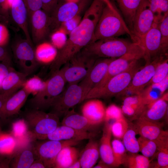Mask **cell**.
<instances>
[{
  "instance_id": "obj_1",
  "label": "cell",
  "mask_w": 168,
  "mask_h": 168,
  "mask_svg": "<svg viewBox=\"0 0 168 168\" xmlns=\"http://www.w3.org/2000/svg\"><path fill=\"white\" fill-rule=\"evenodd\" d=\"M105 5L102 0H93L80 23L70 33L68 38L57 52L50 67L51 74L59 70L91 42Z\"/></svg>"
},
{
  "instance_id": "obj_2",
  "label": "cell",
  "mask_w": 168,
  "mask_h": 168,
  "mask_svg": "<svg viewBox=\"0 0 168 168\" xmlns=\"http://www.w3.org/2000/svg\"><path fill=\"white\" fill-rule=\"evenodd\" d=\"M142 47L138 43L116 37L100 39L91 42L80 51L96 59L118 58L125 54Z\"/></svg>"
},
{
  "instance_id": "obj_3",
  "label": "cell",
  "mask_w": 168,
  "mask_h": 168,
  "mask_svg": "<svg viewBox=\"0 0 168 168\" xmlns=\"http://www.w3.org/2000/svg\"><path fill=\"white\" fill-rule=\"evenodd\" d=\"M128 34L133 41L135 38L119 13L105 5L96 26L91 42L98 40L116 37Z\"/></svg>"
},
{
  "instance_id": "obj_4",
  "label": "cell",
  "mask_w": 168,
  "mask_h": 168,
  "mask_svg": "<svg viewBox=\"0 0 168 168\" xmlns=\"http://www.w3.org/2000/svg\"><path fill=\"white\" fill-rule=\"evenodd\" d=\"M66 82L62 68L52 74L43 89L27 101V108L44 111L50 107L63 91Z\"/></svg>"
},
{
  "instance_id": "obj_5",
  "label": "cell",
  "mask_w": 168,
  "mask_h": 168,
  "mask_svg": "<svg viewBox=\"0 0 168 168\" xmlns=\"http://www.w3.org/2000/svg\"><path fill=\"white\" fill-rule=\"evenodd\" d=\"M30 133L40 139H46L48 135L58 126L59 117L55 114L40 110L28 109L21 114Z\"/></svg>"
},
{
  "instance_id": "obj_6",
  "label": "cell",
  "mask_w": 168,
  "mask_h": 168,
  "mask_svg": "<svg viewBox=\"0 0 168 168\" xmlns=\"http://www.w3.org/2000/svg\"><path fill=\"white\" fill-rule=\"evenodd\" d=\"M138 61L134 62L125 71L111 78L102 86L91 89L85 100L109 98L122 94L129 85L135 73L140 69Z\"/></svg>"
},
{
  "instance_id": "obj_7",
  "label": "cell",
  "mask_w": 168,
  "mask_h": 168,
  "mask_svg": "<svg viewBox=\"0 0 168 168\" xmlns=\"http://www.w3.org/2000/svg\"><path fill=\"white\" fill-rule=\"evenodd\" d=\"M96 59L79 52L62 67L66 82L77 84L88 75Z\"/></svg>"
},
{
  "instance_id": "obj_8",
  "label": "cell",
  "mask_w": 168,
  "mask_h": 168,
  "mask_svg": "<svg viewBox=\"0 0 168 168\" xmlns=\"http://www.w3.org/2000/svg\"><path fill=\"white\" fill-rule=\"evenodd\" d=\"M33 44L26 39H21L12 47L15 62L19 71L28 76L33 73L39 65L35 58Z\"/></svg>"
},
{
  "instance_id": "obj_9",
  "label": "cell",
  "mask_w": 168,
  "mask_h": 168,
  "mask_svg": "<svg viewBox=\"0 0 168 168\" xmlns=\"http://www.w3.org/2000/svg\"><path fill=\"white\" fill-rule=\"evenodd\" d=\"M89 0H77L59 3L51 15L50 33L58 30L63 22L80 14Z\"/></svg>"
},
{
  "instance_id": "obj_10",
  "label": "cell",
  "mask_w": 168,
  "mask_h": 168,
  "mask_svg": "<svg viewBox=\"0 0 168 168\" xmlns=\"http://www.w3.org/2000/svg\"><path fill=\"white\" fill-rule=\"evenodd\" d=\"M83 89L78 84L69 85L67 89L62 92L50 107L51 112L59 117L65 115L70 109L85 100Z\"/></svg>"
},
{
  "instance_id": "obj_11",
  "label": "cell",
  "mask_w": 168,
  "mask_h": 168,
  "mask_svg": "<svg viewBox=\"0 0 168 168\" xmlns=\"http://www.w3.org/2000/svg\"><path fill=\"white\" fill-rule=\"evenodd\" d=\"M79 141L74 140H49L34 145L35 159L41 160L46 168H54L56 158L64 147L74 146Z\"/></svg>"
},
{
  "instance_id": "obj_12",
  "label": "cell",
  "mask_w": 168,
  "mask_h": 168,
  "mask_svg": "<svg viewBox=\"0 0 168 168\" xmlns=\"http://www.w3.org/2000/svg\"><path fill=\"white\" fill-rule=\"evenodd\" d=\"M144 49L142 48L114 59L109 64L103 79L95 87L102 86L111 78L126 70L134 62L144 58Z\"/></svg>"
},
{
  "instance_id": "obj_13",
  "label": "cell",
  "mask_w": 168,
  "mask_h": 168,
  "mask_svg": "<svg viewBox=\"0 0 168 168\" xmlns=\"http://www.w3.org/2000/svg\"><path fill=\"white\" fill-rule=\"evenodd\" d=\"M154 22V17L150 9L148 0H144L135 15L132 32L136 43L140 44L144 35Z\"/></svg>"
},
{
  "instance_id": "obj_14",
  "label": "cell",
  "mask_w": 168,
  "mask_h": 168,
  "mask_svg": "<svg viewBox=\"0 0 168 168\" xmlns=\"http://www.w3.org/2000/svg\"><path fill=\"white\" fill-rule=\"evenodd\" d=\"M163 59L162 56L157 57L136 72L122 94H130L129 96L139 94L150 81L156 68Z\"/></svg>"
},
{
  "instance_id": "obj_15",
  "label": "cell",
  "mask_w": 168,
  "mask_h": 168,
  "mask_svg": "<svg viewBox=\"0 0 168 168\" xmlns=\"http://www.w3.org/2000/svg\"><path fill=\"white\" fill-rule=\"evenodd\" d=\"M140 44L144 49V58L146 64L160 56H162L161 34L158 23L154 22L152 27L144 35Z\"/></svg>"
},
{
  "instance_id": "obj_16",
  "label": "cell",
  "mask_w": 168,
  "mask_h": 168,
  "mask_svg": "<svg viewBox=\"0 0 168 168\" xmlns=\"http://www.w3.org/2000/svg\"><path fill=\"white\" fill-rule=\"evenodd\" d=\"M29 19L32 40L37 44L44 41L50 33V16L41 9L33 13Z\"/></svg>"
},
{
  "instance_id": "obj_17",
  "label": "cell",
  "mask_w": 168,
  "mask_h": 168,
  "mask_svg": "<svg viewBox=\"0 0 168 168\" xmlns=\"http://www.w3.org/2000/svg\"><path fill=\"white\" fill-rule=\"evenodd\" d=\"M100 58L96 60L88 75L78 84L83 89L85 98L88 92L101 82L106 72L109 64L115 59Z\"/></svg>"
},
{
  "instance_id": "obj_18",
  "label": "cell",
  "mask_w": 168,
  "mask_h": 168,
  "mask_svg": "<svg viewBox=\"0 0 168 168\" xmlns=\"http://www.w3.org/2000/svg\"><path fill=\"white\" fill-rule=\"evenodd\" d=\"M93 134L89 132L79 130L62 125L58 126L47 136L46 139L55 141H80L92 138Z\"/></svg>"
},
{
  "instance_id": "obj_19",
  "label": "cell",
  "mask_w": 168,
  "mask_h": 168,
  "mask_svg": "<svg viewBox=\"0 0 168 168\" xmlns=\"http://www.w3.org/2000/svg\"><path fill=\"white\" fill-rule=\"evenodd\" d=\"M30 95L22 87L12 95L7 100L3 107L1 118L6 119L18 114Z\"/></svg>"
},
{
  "instance_id": "obj_20",
  "label": "cell",
  "mask_w": 168,
  "mask_h": 168,
  "mask_svg": "<svg viewBox=\"0 0 168 168\" xmlns=\"http://www.w3.org/2000/svg\"><path fill=\"white\" fill-rule=\"evenodd\" d=\"M10 11L12 19L22 30L26 39L33 43L29 30L27 11L23 0H12Z\"/></svg>"
},
{
  "instance_id": "obj_21",
  "label": "cell",
  "mask_w": 168,
  "mask_h": 168,
  "mask_svg": "<svg viewBox=\"0 0 168 168\" xmlns=\"http://www.w3.org/2000/svg\"><path fill=\"white\" fill-rule=\"evenodd\" d=\"M167 94L163 95L161 98L156 101L145 105L138 118L159 122L164 117L167 113Z\"/></svg>"
},
{
  "instance_id": "obj_22",
  "label": "cell",
  "mask_w": 168,
  "mask_h": 168,
  "mask_svg": "<svg viewBox=\"0 0 168 168\" xmlns=\"http://www.w3.org/2000/svg\"><path fill=\"white\" fill-rule=\"evenodd\" d=\"M133 126L137 134L146 138L155 140L163 133L162 124L138 118Z\"/></svg>"
},
{
  "instance_id": "obj_23",
  "label": "cell",
  "mask_w": 168,
  "mask_h": 168,
  "mask_svg": "<svg viewBox=\"0 0 168 168\" xmlns=\"http://www.w3.org/2000/svg\"><path fill=\"white\" fill-rule=\"evenodd\" d=\"M35 159L34 144L30 142L14 152L9 167L30 168Z\"/></svg>"
},
{
  "instance_id": "obj_24",
  "label": "cell",
  "mask_w": 168,
  "mask_h": 168,
  "mask_svg": "<svg viewBox=\"0 0 168 168\" xmlns=\"http://www.w3.org/2000/svg\"><path fill=\"white\" fill-rule=\"evenodd\" d=\"M111 124L105 122L99 146L101 160L111 167H115L111 144Z\"/></svg>"
},
{
  "instance_id": "obj_25",
  "label": "cell",
  "mask_w": 168,
  "mask_h": 168,
  "mask_svg": "<svg viewBox=\"0 0 168 168\" xmlns=\"http://www.w3.org/2000/svg\"><path fill=\"white\" fill-rule=\"evenodd\" d=\"M168 87V76L160 82L147 86L138 95L145 106L161 98Z\"/></svg>"
},
{
  "instance_id": "obj_26",
  "label": "cell",
  "mask_w": 168,
  "mask_h": 168,
  "mask_svg": "<svg viewBox=\"0 0 168 168\" xmlns=\"http://www.w3.org/2000/svg\"><path fill=\"white\" fill-rule=\"evenodd\" d=\"M105 111L102 103L98 100L88 101L83 105L82 109V115L98 126L104 122Z\"/></svg>"
},
{
  "instance_id": "obj_27",
  "label": "cell",
  "mask_w": 168,
  "mask_h": 168,
  "mask_svg": "<svg viewBox=\"0 0 168 168\" xmlns=\"http://www.w3.org/2000/svg\"><path fill=\"white\" fill-rule=\"evenodd\" d=\"M27 76L25 73L16 70L12 67L3 80L0 93L14 94L23 87Z\"/></svg>"
},
{
  "instance_id": "obj_28",
  "label": "cell",
  "mask_w": 168,
  "mask_h": 168,
  "mask_svg": "<svg viewBox=\"0 0 168 168\" xmlns=\"http://www.w3.org/2000/svg\"><path fill=\"white\" fill-rule=\"evenodd\" d=\"M61 124L75 129L89 132L94 130L98 126L73 110H70L64 116Z\"/></svg>"
},
{
  "instance_id": "obj_29",
  "label": "cell",
  "mask_w": 168,
  "mask_h": 168,
  "mask_svg": "<svg viewBox=\"0 0 168 168\" xmlns=\"http://www.w3.org/2000/svg\"><path fill=\"white\" fill-rule=\"evenodd\" d=\"M83 150L79 160L81 168H93L100 156L99 145L91 138Z\"/></svg>"
},
{
  "instance_id": "obj_30",
  "label": "cell",
  "mask_w": 168,
  "mask_h": 168,
  "mask_svg": "<svg viewBox=\"0 0 168 168\" xmlns=\"http://www.w3.org/2000/svg\"><path fill=\"white\" fill-rule=\"evenodd\" d=\"M74 146H67L62 149L56 158L54 168H69L79 159V151Z\"/></svg>"
},
{
  "instance_id": "obj_31",
  "label": "cell",
  "mask_w": 168,
  "mask_h": 168,
  "mask_svg": "<svg viewBox=\"0 0 168 168\" xmlns=\"http://www.w3.org/2000/svg\"><path fill=\"white\" fill-rule=\"evenodd\" d=\"M116 0L132 32L135 15L144 0Z\"/></svg>"
},
{
  "instance_id": "obj_32",
  "label": "cell",
  "mask_w": 168,
  "mask_h": 168,
  "mask_svg": "<svg viewBox=\"0 0 168 168\" xmlns=\"http://www.w3.org/2000/svg\"><path fill=\"white\" fill-rule=\"evenodd\" d=\"M155 141L157 146V163L156 168L168 167V132L164 131Z\"/></svg>"
},
{
  "instance_id": "obj_33",
  "label": "cell",
  "mask_w": 168,
  "mask_h": 168,
  "mask_svg": "<svg viewBox=\"0 0 168 168\" xmlns=\"http://www.w3.org/2000/svg\"><path fill=\"white\" fill-rule=\"evenodd\" d=\"M151 10L154 17V22L158 23L168 14V0H148Z\"/></svg>"
},
{
  "instance_id": "obj_34",
  "label": "cell",
  "mask_w": 168,
  "mask_h": 168,
  "mask_svg": "<svg viewBox=\"0 0 168 168\" xmlns=\"http://www.w3.org/2000/svg\"><path fill=\"white\" fill-rule=\"evenodd\" d=\"M137 132L133 126H129L124 135L122 142L126 150L129 153H137L139 152V145L136 138Z\"/></svg>"
},
{
  "instance_id": "obj_35",
  "label": "cell",
  "mask_w": 168,
  "mask_h": 168,
  "mask_svg": "<svg viewBox=\"0 0 168 168\" xmlns=\"http://www.w3.org/2000/svg\"><path fill=\"white\" fill-rule=\"evenodd\" d=\"M127 155L123 164L129 168H148L150 166L149 158L142 155L130 153Z\"/></svg>"
},
{
  "instance_id": "obj_36",
  "label": "cell",
  "mask_w": 168,
  "mask_h": 168,
  "mask_svg": "<svg viewBox=\"0 0 168 168\" xmlns=\"http://www.w3.org/2000/svg\"><path fill=\"white\" fill-rule=\"evenodd\" d=\"M53 46L49 43L43 41L36 44L35 47V53L36 60L38 63H45L53 55L54 53Z\"/></svg>"
},
{
  "instance_id": "obj_37",
  "label": "cell",
  "mask_w": 168,
  "mask_h": 168,
  "mask_svg": "<svg viewBox=\"0 0 168 168\" xmlns=\"http://www.w3.org/2000/svg\"><path fill=\"white\" fill-rule=\"evenodd\" d=\"M111 144L115 166L118 167L124 163L127 151L120 139L115 138L111 141Z\"/></svg>"
},
{
  "instance_id": "obj_38",
  "label": "cell",
  "mask_w": 168,
  "mask_h": 168,
  "mask_svg": "<svg viewBox=\"0 0 168 168\" xmlns=\"http://www.w3.org/2000/svg\"><path fill=\"white\" fill-rule=\"evenodd\" d=\"M139 152L148 158L153 156L157 152V146L154 140L146 138L140 136L138 138Z\"/></svg>"
},
{
  "instance_id": "obj_39",
  "label": "cell",
  "mask_w": 168,
  "mask_h": 168,
  "mask_svg": "<svg viewBox=\"0 0 168 168\" xmlns=\"http://www.w3.org/2000/svg\"><path fill=\"white\" fill-rule=\"evenodd\" d=\"M16 144L12 136L8 134L0 136V154H12L16 150Z\"/></svg>"
},
{
  "instance_id": "obj_40",
  "label": "cell",
  "mask_w": 168,
  "mask_h": 168,
  "mask_svg": "<svg viewBox=\"0 0 168 168\" xmlns=\"http://www.w3.org/2000/svg\"><path fill=\"white\" fill-rule=\"evenodd\" d=\"M45 83V82L43 81L39 76H34L26 79L22 87L30 94H32L34 96L43 89Z\"/></svg>"
},
{
  "instance_id": "obj_41",
  "label": "cell",
  "mask_w": 168,
  "mask_h": 168,
  "mask_svg": "<svg viewBox=\"0 0 168 168\" xmlns=\"http://www.w3.org/2000/svg\"><path fill=\"white\" fill-rule=\"evenodd\" d=\"M129 125L126 119L123 116L111 124L112 134L116 138L122 139L128 129Z\"/></svg>"
},
{
  "instance_id": "obj_42",
  "label": "cell",
  "mask_w": 168,
  "mask_h": 168,
  "mask_svg": "<svg viewBox=\"0 0 168 168\" xmlns=\"http://www.w3.org/2000/svg\"><path fill=\"white\" fill-rule=\"evenodd\" d=\"M168 76V59H163L156 68L154 73L146 87L151 84L159 82Z\"/></svg>"
},
{
  "instance_id": "obj_43",
  "label": "cell",
  "mask_w": 168,
  "mask_h": 168,
  "mask_svg": "<svg viewBox=\"0 0 168 168\" xmlns=\"http://www.w3.org/2000/svg\"><path fill=\"white\" fill-rule=\"evenodd\" d=\"M161 34V48L162 54L167 52L168 47V14L158 23Z\"/></svg>"
},
{
  "instance_id": "obj_44",
  "label": "cell",
  "mask_w": 168,
  "mask_h": 168,
  "mask_svg": "<svg viewBox=\"0 0 168 168\" xmlns=\"http://www.w3.org/2000/svg\"><path fill=\"white\" fill-rule=\"evenodd\" d=\"M82 18L80 14H78L63 23L58 29L65 34L69 35L78 26Z\"/></svg>"
},
{
  "instance_id": "obj_45",
  "label": "cell",
  "mask_w": 168,
  "mask_h": 168,
  "mask_svg": "<svg viewBox=\"0 0 168 168\" xmlns=\"http://www.w3.org/2000/svg\"><path fill=\"white\" fill-rule=\"evenodd\" d=\"M123 116L121 109L115 105H111L105 110L104 122L115 121Z\"/></svg>"
},
{
  "instance_id": "obj_46",
  "label": "cell",
  "mask_w": 168,
  "mask_h": 168,
  "mask_svg": "<svg viewBox=\"0 0 168 168\" xmlns=\"http://www.w3.org/2000/svg\"><path fill=\"white\" fill-rule=\"evenodd\" d=\"M27 9L28 18L35 12L42 9V0H23Z\"/></svg>"
},
{
  "instance_id": "obj_47",
  "label": "cell",
  "mask_w": 168,
  "mask_h": 168,
  "mask_svg": "<svg viewBox=\"0 0 168 168\" xmlns=\"http://www.w3.org/2000/svg\"><path fill=\"white\" fill-rule=\"evenodd\" d=\"M10 38L9 30L6 25L0 23V46L5 47Z\"/></svg>"
},
{
  "instance_id": "obj_48",
  "label": "cell",
  "mask_w": 168,
  "mask_h": 168,
  "mask_svg": "<svg viewBox=\"0 0 168 168\" xmlns=\"http://www.w3.org/2000/svg\"><path fill=\"white\" fill-rule=\"evenodd\" d=\"M42 9L50 16L58 5L57 0H42Z\"/></svg>"
},
{
  "instance_id": "obj_49",
  "label": "cell",
  "mask_w": 168,
  "mask_h": 168,
  "mask_svg": "<svg viewBox=\"0 0 168 168\" xmlns=\"http://www.w3.org/2000/svg\"><path fill=\"white\" fill-rule=\"evenodd\" d=\"M12 61L0 62V78L4 79L8 73L11 67Z\"/></svg>"
},
{
  "instance_id": "obj_50",
  "label": "cell",
  "mask_w": 168,
  "mask_h": 168,
  "mask_svg": "<svg viewBox=\"0 0 168 168\" xmlns=\"http://www.w3.org/2000/svg\"><path fill=\"white\" fill-rule=\"evenodd\" d=\"M25 125L26 124L24 121H18L15 123L13 126V131L15 135L19 136L22 134L26 130Z\"/></svg>"
},
{
  "instance_id": "obj_51",
  "label": "cell",
  "mask_w": 168,
  "mask_h": 168,
  "mask_svg": "<svg viewBox=\"0 0 168 168\" xmlns=\"http://www.w3.org/2000/svg\"><path fill=\"white\" fill-rule=\"evenodd\" d=\"M12 154H0V168H9Z\"/></svg>"
},
{
  "instance_id": "obj_52",
  "label": "cell",
  "mask_w": 168,
  "mask_h": 168,
  "mask_svg": "<svg viewBox=\"0 0 168 168\" xmlns=\"http://www.w3.org/2000/svg\"><path fill=\"white\" fill-rule=\"evenodd\" d=\"M2 61H12L9 54L5 47L0 46V62Z\"/></svg>"
},
{
  "instance_id": "obj_53",
  "label": "cell",
  "mask_w": 168,
  "mask_h": 168,
  "mask_svg": "<svg viewBox=\"0 0 168 168\" xmlns=\"http://www.w3.org/2000/svg\"><path fill=\"white\" fill-rule=\"evenodd\" d=\"M13 94L7 93H0V118H1V112L6 101Z\"/></svg>"
},
{
  "instance_id": "obj_54",
  "label": "cell",
  "mask_w": 168,
  "mask_h": 168,
  "mask_svg": "<svg viewBox=\"0 0 168 168\" xmlns=\"http://www.w3.org/2000/svg\"><path fill=\"white\" fill-rule=\"evenodd\" d=\"M46 168L42 161L40 159H35L30 168Z\"/></svg>"
},
{
  "instance_id": "obj_55",
  "label": "cell",
  "mask_w": 168,
  "mask_h": 168,
  "mask_svg": "<svg viewBox=\"0 0 168 168\" xmlns=\"http://www.w3.org/2000/svg\"><path fill=\"white\" fill-rule=\"evenodd\" d=\"M105 4L114 12L119 13L113 3L110 0H102Z\"/></svg>"
},
{
  "instance_id": "obj_56",
  "label": "cell",
  "mask_w": 168,
  "mask_h": 168,
  "mask_svg": "<svg viewBox=\"0 0 168 168\" xmlns=\"http://www.w3.org/2000/svg\"><path fill=\"white\" fill-rule=\"evenodd\" d=\"M111 167L110 166L101 160L98 164L95 166L93 168H108Z\"/></svg>"
},
{
  "instance_id": "obj_57",
  "label": "cell",
  "mask_w": 168,
  "mask_h": 168,
  "mask_svg": "<svg viewBox=\"0 0 168 168\" xmlns=\"http://www.w3.org/2000/svg\"><path fill=\"white\" fill-rule=\"evenodd\" d=\"M81 168V163L79 159L74 162L69 168Z\"/></svg>"
},
{
  "instance_id": "obj_58",
  "label": "cell",
  "mask_w": 168,
  "mask_h": 168,
  "mask_svg": "<svg viewBox=\"0 0 168 168\" xmlns=\"http://www.w3.org/2000/svg\"><path fill=\"white\" fill-rule=\"evenodd\" d=\"M0 21L6 25L8 22V20L4 16L0 14Z\"/></svg>"
},
{
  "instance_id": "obj_59",
  "label": "cell",
  "mask_w": 168,
  "mask_h": 168,
  "mask_svg": "<svg viewBox=\"0 0 168 168\" xmlns=\"http://www.w3.org/2000/svg\"><path fill=\"white\" fill-rule=\"evenodd\" d=\"M6 0H0V14L1 15H2L3 7Z\"/></svg>"
},
{
  "instance_id": "obj_60",
  "label": "cell",
  "mask_w": 168,
  "mask_h": 168,
  "mask_svg": "<svg viewBox=\"0 0 168 168\" xmlns=\"http://www.w3.org/2000/svg\"><path fill=\"white\" fill-rule=\"evenodd\" d=\"M3 79L0 78V93H1L2 83Z\"/></svg>"
},
{
  "instance_id": "obj_61",
  "label": "cell",
  "mask_w": 168,
  "mask_h": 168,
  "mask_svg": "<svg viewBox=\"0 0 168 168\" xmlns=\"http://www.w3.org/2000/svg\"><path fill=\"white\" fill-rule=\"evenodd\" d=\"M57 0L58 2V4L59 3L62 2V0Z\"/></svg>"
},
{
  "instance_id": "obj_62",
  "label": "cell",
  "mask_w": 168,
  "mask_h": 168,
  "mask_svg": "<svg viewBox=\"0 0 168 168\" xmlns=\"http://www.w3.org/2000/svg\"><path fill=\"white\" fill-rule=\"evenodd\" d=\"M67 1H74L77 0H66Z\"/></svg>"
}]
</instances>
